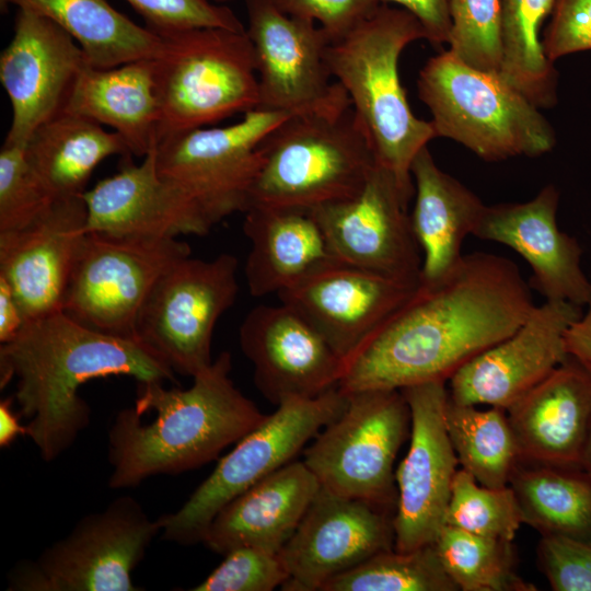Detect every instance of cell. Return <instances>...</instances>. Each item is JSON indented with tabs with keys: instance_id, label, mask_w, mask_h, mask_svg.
Returning <instances> with one entry per match:
<instances>
[{
	"instance_id": "cell-1",
	"label": "cell",
	"mask_w": 591,
	"mask_h": 591,
	"mask_svg": "<svg viewBox=\"0 0 591 591\" xmlns=\"http://www.w3.org/2000/svg\"><path fill=\"white\" fill-rule=\"evenodd\" d=\"M535 306L517 264L485 252L463 255L444 276L420 280L345 361V392L449 381L511 335Z\"/></svg>"
},
{
	"instance_id": "cell-2",
	"label": "cell",
	"mask_w": 591,
	"mask_h": 591,
	"mask_svg": "<svg viewBox=\"0 0 591 591\" xmlns=\"http://www.w3.org/2000/svg\"><path fill=\"white\" fill-rule=\"evenodd\" d=\"M112 375L175 382L174 371L138 340L92 329L61 310L27 321L0 346L1 389L15 379L19 415L46 462L72 447L90 424L80 386Z\"/></svg>"
},
{
	"instance_id": "cell-3",
	"label": "cell",
	"mask_w": 591,
	"mask_h": 591,
	"mask_svg": "<svg viewBox=\"0 0 591 591\" xmlns=\"http://www.w3.org/2000/svg\"><path fill=\"white\" fill-rule=\"evenodd\" d=\"M231 369L222 351L186 390L140 382L135 406L119 410L108 430V486L195 470L255 429L266 415L234 385Z\"/></svg>"
},
{
	"instance_id": "cell-4",
	"label": "cell",
	"mask_w": 591,
	"mask_h": 591,
	"mask_svg": "<svg viewBox=\"0 0 591 591\" xmlns=\"http://www.w3.org/2000/svg\"><path fill=\"white\" fill-rule=\"evenodd\" d=\"M418 39L426 34L413 14L381 3L346 35L329 42L326 51L332 77L345 89L376 162L412 198L413 160L437 137L431 121L414 115L399 79L401 54Z\"/></svg>"
},
{
	"instance_id": "cell-5",
	"label": "cell",
	"mask_w": 591,
	"mask_h": 591,
	"mask_svg": "<svg viewBox=\"0 0 591 591\" xmlns=\"http://www.w3.org/2000/svg\"><path fill=\"white\" fill-rule=\"evenodd\" d=\"M260 151L248 208L311 210L351 198L378 164L351 104L292 114L266 135Z\"/></svg>"
},
{
	"instance_id": "cell-6",
	"label": "cell",
	"mask_w": 591,
	"mask_h": 591,
	"mask_svg": "<svg viewBox=\"0 0 591 591\" xmlns=\"http://www.w3.org/2000/svg\"><path fill=\"white\" fill-rule=\"evenodd\" d=\"M417 90L436 136L463 144L485 161L538 157L556 143L537 106L499 73L471 67L449 49L425 63Z\"/></svg>"
},
{
	"instance_id": "cell-7",
	"label": "cell",
	"mask_w": 591,
	"mask_h": 591,
	"mask_svg": "<svg viewBox=\"0 0 591 591\" xmlns=\"http://www.w3.org/2000/svg\"><path fill=\"white\" fill-rule=\"evenodd\" d=\"M160 35L153 59L158 141L257 107L256 59L246 30L194 27Z\"/></svg>"
},
{
	"instance_id": "cell-8",
	"label": "cell",
	"mask_w": 591,
	"mask_h": 591,
	"mask_svg": "<svg viewBox=\"0 0 591 591\" xmlns=\"http://www.w3.org/2000/svg\"><path fill=\"white\" fill-rule=\"evenodd\" d=\"M346 403L347 394L338 386L316 397L282 401L220 459L177 511L159 517L162 537L179 545L202 543L211 521L227 503L292 462Z\"/></svg>"
},
{
	"instance_id": "cell-9",
	"label": "cell",
	"mask_w": 591,
	"mask_h": 591,
	"mask_svg": "<svg viewBox=\"0 0 591 591\" xmlns=\"http://www.w3.org/2000/svg\"><path fill=\"white\" fill-rule=\"evenodd\" d=\"M343 412L303 449V463L320 487L396 510L394 462L410 432L401 390L346 393Z\"/></svg>"
},
{
	"instance_id": "cell-10",
	"label": "cell",
	"mask_w": 591,
	"mask_h": 591,
	"mask_svg": "<svg viewBox=\"0 0 591 591\" xmlns=\"http://www.w3.org/2000/svg\"><path fill=\"white\" fill-rule=\"evenodd\" d=\"M161 533L131 496H120L102 511L81 518L62 538L35 559L16 563L9 591H138L131 573Z\"/></svg>"
},
{
	"instance_id": "cell-11",
	"label": "cell",
	"mask_w": 591,
	"mask_h": 591,
	"mask_svg": "<svg viewBox=\"0 0 591 591\" xmlns=\"http://www.w3.org/2000/svg\"><path fill=\"white\" fill-rule=\"evenodd\" d=\"M237 290L235 256L184 257L152 287L135 324V339L174 373L194 378L213 361V329Z\"/></svg>"
},
{
	"instance_id": "cell-12",
	"label": "cell",
	"mask_w": 591,
	"mask_h": 591,
	"mask_svg": "<svg viewBox=\"0 0 591 591\" xmlns=\"http://www.w3.org/2000/svg\"><path fill=\"white\" fill-rule=\"evenodd\" d=\"M190 253L177 237L85 232L61 311L92 329L135 339V324L152 287Z\"/></svg>"
},
{
	"instance_id": "cell-13",
	"label": "cell",
	"mask_w": 591,
	"mask_h": 591,
	"mask_svg": "<svg viewBox=\"0 0 591 591\" xmlns=\"http://www.w3.org/2000/svg\"><path fill=\"white\" fill-rule=\"evenodd\" d=\"M291 113L254 108L223 127L166 136L157 144V167L181 188L211 227L245 212L262 165L260 143Z\"/></svg>"
},
{
	"instance_id": "cell-14",
	"label": "cell",
	"mask_w": 591,
	"mask_h": 591,
	"mask_svg": "<svg viewBox=\"0 0 591 591\" xmlns=\"http://www.w3.org/2000/svg\"><path fill=\"white\" fill-rule=\"evenodd\" d=\"M264 111L302 113L350 105L345 89L332 82L329 39L316 23L289 15L273 0H245Z\"/></svg>"
},
{
	"instance_id": "cell-15",
	"label": "cell",
	"mask_w": 591,
	"mask_h": 591,
	"mask_svg": "<svg viewBox=\"0 0 591 591\" xmlns=\"http://www.w3.org/2000/svg\"><path fill=\"white\" fill-rule=\"evenodd\" d=\"M410 199L394 174L378 163L357 195L309 211L336 260L419 282L422 254L412 228Z\"/></svg>"
},
{
	"instance_id": "cell-16",
	"label": "cell",
	"mask_w": 591,
	"mask_h": 591,
	"mask_svg": "<svg viewBox=\"0 0 591 591\" xmlns=\"http://www.w3.org/2000/svg\"><path fill=\"white\" fill-rule=\"evenodd\" d=\"M445 383L431 381L401 390L410 412V442L395 471L394 548L399 552L432 544L444 526L459 465L444 421Z\"/></svg>"
},
{
	"instance_id": "cell-17",
	"label": "cell",
	"mask_w": 591,
	"mask_h": 591,
	"mask_svg": "<svg viewBox=\"0 0 591 591\" xmlns=\"http://www.w3.org/2000/svg\"><path fill=\"white\" fill-rule=\"evenodd\" d=\"M395 510L320 487L279 552L286 591H321L326 582L373 555L393 549Z\"/></svg>"
},
{
	"instance_id": "cell-18",
	"label": "cell",
	"mask_w": 591,
	"mask_h": 591,
	"mask_svg": "<svg viewBox=\"0 0 591 591\" xmlns=\"http://www.w3.org/2000/svg\"><path fill=\"white\" fill-rule=\"evenodd\" d=\"M86 63L70 34L34 11L19 9L13 36L0 55V82L12 112L3 143L24 147L38 127L60 114Z\"/></svg>"
},
{
	"instance_id": "cell-19",
	"label": "cell",
	"mask_w": 591,
	"mask_h": 591,
	"mask_svg": "<svg viewBox=\"0 0 591 591\" xmlns=\"http://www.w3.org/2000/svg\"><path fill=\"white\" fill-rule=\"evenodd\" d=\"M582 311L567 301L535 305L517 331L450 378L449 397L507 410L568 357L565 333Z\"/></svg>"
},
{
	"instance_id": "cell-20",
	"label": "cell",
	"mask_w": 591,
	"mask_h": 591,
	"mask_svg": "<svg viewBox=\"0 0 591 591\" xmlns=\"http://www.w3.org/2000/svg\"><path fill=\"white\" fill-rule=\"evenodd\" d=\"M241 350L254 367V382L274 405L316 397L339 385L344 359L298 312L280 302L257 305L239 329Z\"/></svg>"
},
{
	"instance_id": "cell-21",
	"label": "cell",
	"mask_w": 591,
	"mask_h": 591,
	"mask_svg": "<svg viewBox=\"0 0 591 591\" xmlns=\"http://www.w3.org/2000/svg\"><path fill=\"white\" fill-rule=\"evenodd\" d=\"M418 283L334 260L277 296L346 361Z\"/></svg>"
},
{
	"instance_id": "cell-22",
	"label": "cell",
	"mask_w": 591,
	"mask_h": 591,
	"mask_svg": "<svg viewBox=\"0 0 591 591\" xmlns=\"http://www.w3.org/2000/svg\"><path fill=\"white\" fill-rule=\"evenodd\" d=\"M559 192L549 184L525 202L486 206L473 235L503 244L530 266L529 285L545 300L584 306L591 282L581 267L582 248L557 224Z\"/></svg>"
},
{
	"instance_id": "cell-23",
	"label": "cell",
	"mask_w": 591,
	"mask_h": 591,
	"mask_svg": "<svg viewBox=\"0 0 591 591\" xmlns=\"http://www.w3.org/2000/svg\"><path fill=\"white\" fill-rule=\"evenodd\" d=\"M85 225L81 195L55 200L22 229L0 232V276L26 322L61 310Z\"/></svg>"
},
{
	"instance_id": "cell-24",
	"label": "cell",
	"mask_w": 591,
	"mask_h": 591,
	"mask_svg": "<svg viewBox=\"0 0 591 591\" xmlns=\"http://www.w3.org/2000/svg\"><path fill=\"white\" fill-rule=\"evenodd\" d=\"M82 197L86 232L166 239L206 235L212 228L193 200L160 175L157 147L139 164L132 155L123 157L118 172Z\"/></svg>"
},
{
	"instance_id": "cell-25",
	"label": "cell",
	"mask_w": 591,
	"mask_h": 591,
	"mask_svg": "<svg viewBox=\"0 0 591 591\" xmlns=\"http://www.w3.org/2000/svg\"><path fill=\"white\" fill-rule=\"evenodd\" d=\"M520 460L582 470L591 433V369L568 357L507 410Z\"/></svg>"
},
{
	"instance_id": "cell-26",
	"label": "cell",
	"mask_w": 591,
	"mask_h": 591,
	"mask_svg": "<svg viewBox=\"0 0 591 591\" xmlns=\"http://www.w3.org/2000/svg\"><path fill=\"white\" fill-rule=\"evenodd\" d=\"M320 489L302 462H290L227 503L202 543L213 553L251 546L279 554Z\"/></svg>"
},
{
	"instance_id": "cell-27",
	"label": "cell",
	"mask_w": 591,
	"mask_h": 591,
	"mask_svg": "<svg viewBox=\"0 0 591 591\" xmlns=\"http://www.w3.org/2000/svg\"><path fill=\"white\" fill-rule=\"evenodd\" d=\"M244 213L251 243L245 278L253 297L278 294L336 260L309 210L251 207Z\"/></svg>"
},
{
	"instance_id": "cell-28",
	"label": "cell",
	"mask_w": 591,
	"mask_h": 591,
	"mask_svg": "<svg viewBox=\"0 0 591 591\" xmlns=\"http://www.w3.org/2000/svg\"><path fill=\"white\" fill-rule=\"evenodd\" d=\"M62 112L111 127L132 155L143 158L158 144L160 124L153 59L105 69L86 63Z\"/></svg>"
},
{
	"instance_id": "cell-29",
	"label": "cell",
	"mask_w": 591,
	"mask_h": 591,
	"mask_svg": "<svg viewBox=\"0 0 591 591\" xmlns=\"http://www.w3.org/2000/svg\"><path fill=\"white\" fill-rule=\"evenodd\" d=\"M410 172L415 186L410 222L422 254L420 280L431 281L461 260L463 242L473 235L486 205L443 172L427 146L416 154Z\"/></svg>"
},
{
	"instance_id": "cell-30",
	"label": "cell",
	"mask_w": 591,
	"mask_h": 591,
	"mask_svg": "<svg viewBox=\"0 0 591 591\" xmlns=\"http://www.w3.org/2000/svg\"><path fill=\"white\" fill-rule=\"evenodd\" d=\"M24 150L54 200L83 195L92 173L105 159L132 155L117 132L65 112L38 127Z\"/></svg>"
},
{
	"instance_id": "cell-31",
	"label": "cell",
	"mask_w": 591,
	"mask_h": 591,
	"mask_svg": "<svg viewBox=\"0 0 591 591\" xmlns=\"http://www.w3.org/2000/svg\"><path fill=\"white\" fill-rule=\"evenodd\" d=\"M34 11L59 25L78 43L86 62L114 68L154 59L162 47L160 34L136 24L107 0H0Z\"/></svg>"
},
{
	"instance_id": "cell-32",
	"label": "cell",
	"mask_w": 591,
	"mask_h": 591,
	"mask_svg": "<svg viewBox=\"0 0 591 591\" xmlns=\"http://www.w3.org/2000/svg\"><path fill=\"white\" fill-rule=\"evenodd\" d=\"M509 486L523 523L541 535L591 543V477L583 470L519 460Z\"/></svg>"
},
{
	"instance_id": "cell-33",
	"label": "cell",
	"mask_w": 591,
	"mask_h": 591,
	"mask_svg": "<svg viewBox=\"0 0 591 591\" xmlns=\"http://www.w3.org/2000/svg\"><path fill=\"white\" fill-rule=\"evenodd\" d=\"M555 0H500L502 60L499 74L538 108L557 102V71L540 31Z\"/></svg>"
},
{
	"instance_id": "cell-34",
	"label": "cell",
	"mask_w": 591,
	"mask_h": 591,
	"mask_svg": "<svg viewBox=\"0 0 591 591\" xmlns=\"http://www.w3.org/2000/svg\"><path fill=\"white\" fill-rule=\"evenodd\" d=\"M444 421L462 468L483 486H508L520 454L506 409H479L448 397Z\"/></svg>"
},
{
	"instance_id": "cell-35",
	"label": "cell",
	"mask_w": 591,
	"mask_h": 591,
	"mask_svg": "<svg viewBox=\"0 0 591 591\" xmlns=\"http://www.w3.org/2000/svg\"><path fill=\"white\" fill-rule=\"evenodd\" d=\"M432 545L457 590H536L517 572L513 541L479 536L444 525Z\"/></svg>"
},
{
	"instance_id": "cell-36",
	"label": "cell",
	"mask_w": 591,
	"mask_h": 591,
	"mask_svg": "<svg viewBox=\"0 0 591 591\" xmlns=\"http://www.w3.org/2000/svg\"><path fill=\"white\" fill-rule=\"evenodd\" d=\"M321 591H459L444 571L432 544L373 555L336 576Z\"/></svg>"
},
{
	"instance_id": "cell-37",
	"label": "cell",
	"mask_w": 591,
	"mask_h": 591,
	"mask_svg": "<svg viewBox=\"0 0 591 591\" xmlns=\"http://www.w3.org/2000/svg\"><path fill=\"white\" fill-rule=\"evenodd\" d=\"M522 523L509 485L486 487L465 470L456 471L444 525L479 536L513 541Z\"/></svg>"
},
{
	"instance_id": "cell-38",
	"label": "cell",
	"mask_w": 591,
	"mask_h": 591,
	"mask_svg": "<svg viewBox=\"0 0 591 591\" xmlns=\"http://www.w3.org/2000/svg\"><path fill=\"white\" fill-rule=\"evenodd\" d=\"M449 50L466 65L499 73L502 60L500 0H449Z\"/></svg>"
},
{
	"instance_id": "cell-39",
	"label": "cell",
	"mask_w": 591,
	"mask_h": 591,
	"mask_svg": "<svg viewBox=\"0 0 591 591\" xmlns=\"http://www.w3.org/2000/svg\"><path fill=\"white\" fill-rule=\"evenodd\" d=\"M54 201L31 167L24 147L3 143L0 150V232L28 225Z\"/></svg>"
},
{
	"instance_id": "cell-40",
	"label": "cell",
	"mask_w": 591,
	"mask_h": 591,
	"mask_svg": "<svg viewBox=\"0 0 591 591\" xmlns=\"http://www.w3.org/2000/svg\"><path fill=\"white\" fill-rule=\"evenodd\" d=\"M223 556L219 566L190 591H271L289 579L279 554L242 546Z\"/></svg>"
},
{
	"instance_id": "cell-41",
	"label": "cell",
	"mask_w": 591,
	"mask_h": 591,
	"mask_svg": "<svg viewBox=\"0 0 591 591\" xmlns=\"http://www.w3.org/2000/svg\"><path fill=\"white\" fill-rule=\"evenodd\" d=\"M158 34L194 27L244 31L231 9L208 0H126Z\"/></svg>"
},
{
	"instance_id": "cell-42",
	"label": "cell",
	"mask_w": 591,
	"mask_h": 591,
	"mask_svg": "<svg viewBox=\"0 0 591 591\" xmlns=\"http://www.w3.org/2000/svg\"><path fill=\"white\" fill-rule=\"evenodd\" d=\"M537 563L554 591H591V543L542 535Z\"/></svg>"
},
{
	"instance_id": "cell-43",
	"label": "cell",
	"mask_w": 591,
	"mask_h": 591,
	"mask_svg": "<svg viewBox=\"0 0 591 591\" xmlns=\"http://www.w3.org/2000/svg\"><path fill=\"white\" fill-rule=\"evenodd\" d=\"M549 16L542 45L552 62L591 50V0H555Z\"/></svg>"
},
{
	"instance_id": "cell-44",
	"label": "cell",
	"mask_w": 591,
	"mask_h": 591,
	"mask_svg": "<svg viewBox=\"0 0 591 591\" xmlns=\"http://www.w3.org/2000/svg\"><path fill=\"white\" fill-rule=\"evenodd\" d=\"M285 13L318 23L329 42L339 39L371 14L378 0H273Z\"/></svg>"
},
{
	"instance_id": "cell-45",
	"label": "cell",
	"mask_w": 591,
	"mask_h": 591,
	"mask_svg": "<svg viewBox=\"0 0 591 591\" xmlns=\"http://www.w3.org/2000/svg\"><path fill=\"white\" fill-rule=\"evenodd\" d=\"M396 3L421 24L426 40L434 46L448 44L451 34L449 0H378Z\"/></svg>"
},
{
	"instance_id": "cell-46",
	"label": "cell",
	"mask_w": 591,
	"mask_h": 591,
	"mask_svg": "<svg viewBox=\"0 0 591 591\" xmlns=\"http://www.w3.org/2000/svg\"><path fill=\"white\" fill-rule=\"evenodd\" d=\"M586 311L570 324L565 333L567 354L591 369V297Z\"/></svg>"
},
{
	"instance_id": "cell-47",
	"label": "cell",
	"mask_w": 591,
	"mask_h": 591,
	"mask_svg": "<svg viewBox=\"0 0 591 591\" xmlns=\"http://www.w3.org/2000/svg\"><path fill=\"white\" fill-rule=\"evenodd\" d=\"M25 323L26 318L10 283L0 276V343L13 339Z\"/></svg>"
},
{
	"instance_id": "cell-48",
	"label": "cell",
	"mask_w": 591,
	"mask_h": 591,
	"mask_svg": "<svg viewBox=\"0 0 591 591\" xmlns=\"http://www.w3.org/2000/svg\"><path fill=\"white\" fill-rule=\"evenodd\" d=\"M13 398L0 403V445L9 447L20 434H26V426H22L12 408Z\"/></svg>"
},
{
	"instance_id": "cell-49",
	"label": "cell",
	"mask_w": 591,
	"mask_h": 591,
	"mask_svg": "<svg viewBox=\"0 0 591 591\" xmlns=\"http://www.w3.org/2000/svg\"><path fill=\"white\" fill-rule=\"evenodd\" d=\"M582 470L591 477V433L582 456Z\"/></svg>"
},
{
	"instance_id": "cell-50",
	"label": "cell",
	"mask_w": 591,
	"mask_h": 591,
	"mask_svg": "<svg viewBox=\"0 0 591 591\" xmlns=\"http://www.w3.org/2000/svg\"><path fill=\"white\" fill-rule=\"evenodd\" d=\"M208 1H210L212 3H216V4H224V3L230 2L232 0H208Z\"/></svg>"
}]
</instances>
